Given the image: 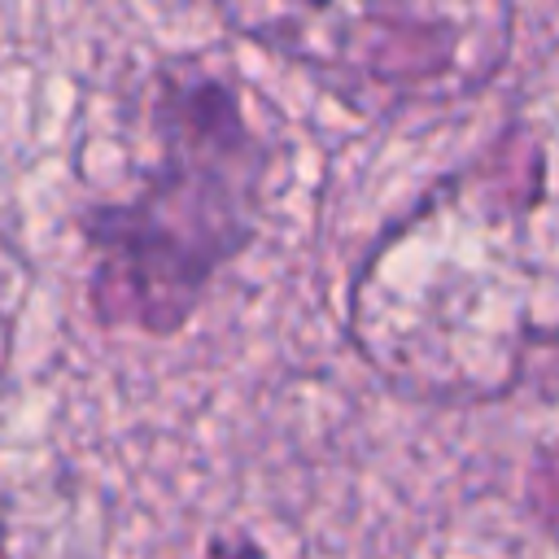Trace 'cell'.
Masks as SVG:
<instances>
[{
    "mask_svg": "<svg viewBox=\"0 0 559 559\" xmlns=\"http://www.w3.org/2000/svg\"><path fill=\"white\" fill-rule=\"evenodd\" d=\"M358 354L402 393L489 402L559 341V96L397 218L349 288Z\"/></svg>",
    "mask_w": 559,
    "mask_h": 559,
    "instance_id": "cell-1",
    "label": "cell"
},
{
    "mask_svg": "<svg viewBox=\"0 0 559 559\" xmlns=\"http://www.w3.org/2000/svg\"><path fill=\"white\" fill-rule=\"evenodd\" d=\"M157 166L135 201L87 218L92 301L105 323L175 332L201 301L218 262L253 231L266 148L240 96L192 66L162 74Z\"/></svg>",
    "mask_w": 559,
    "mask_h": 559,
    "instance_id": "cell-2",
    "label": "cell"
},
{
    "mask_svg": "<svg viewBox=\"0 0 559 559\" xmlns=\"http://www.w3.org/2000/svg\"><path fill=\"white\" fill-rule=\"evenodd\" d=\"M249 39L301 61L362 114L450 105L480 92L511 52L515 13L493 0L402 4H227Z\"/></svg>",
    "mask_w": 559,
    "mask_h": 559,
    "instance_id": "cell-3",
    "label": "cell"
},
{
    "mask_svg": "<svg viewBox=\"0 0 559 559\" xmlns=\"http://www.w3.org/2000/svg\"><path fill=\"white\" fill-rule=\"evenodd\" d=\"M26 297H31V266L0 223V371L9 362V345H13L17 319L26 310Z\"/></svg>",
    "mask_w": 559,
    "mask_h": 559,
    "instance_id": "cell-4",
    "label": "cell"
}]
</instances>
